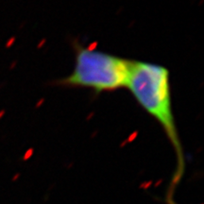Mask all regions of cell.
I'll use <instances>...</instances> for the list:
<instances>
[{
    "label": "cell",
    "instance_id": "1",
    "mask_svg": "<svg viewBox=\"0 0 204 204\" xmlns=\"http://www.w3.org/2000/svg\"><path fill=\"white\" fill-rule=\"evenodd\" d=\"M127 88L137 103L161 125L175 152L178 169L181 171L183 147L173 112L169 70L161 64L133 61Z\"/></svg>",
    "mask_w": 204,
    "mask_h": 204
},
{
    "label": "cell",
    "instance_id": "2",
    "mask_svg": "<svg viewBox=\"0 0 204 204\" xmlns=\"http://www.w3.org/2000/svg\"><path fill=\"white\" fill-rule=\"evenodd\" d=\"M75 65L61 86L83 88L96 94L127 88L133 60L112 55L90 46L75 44Z\"/></svg>",
    "mask_w": 204,
    "mask_h": 204
}]
</instances>
